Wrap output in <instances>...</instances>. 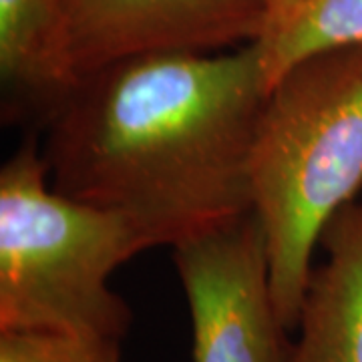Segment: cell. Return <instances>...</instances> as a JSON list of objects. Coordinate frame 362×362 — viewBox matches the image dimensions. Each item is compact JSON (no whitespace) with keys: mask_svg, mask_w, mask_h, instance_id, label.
Listing matches in <instances>:
<instances>
[{"mask_svg":"<svg viewBox=\"0 0 362 362\" xmlns=\"http://www.w3.org/2000/svg\"><path fill=\"white\" fill-rule=\"evenodd\" d=\"M268 95L258 42L149 52L78 77L49 109L52 187L175 247L252 214L250 161Z\"/></svg>","mask_w":362,"mask_h":362,"instance_id":"1","label":"cell"},{"mask_svg":"<svg viewBox=\"0 0 362 362\" xmlns=\"http://www.w3.org/2000/svg\"><path fill=\"white\" fill-rule=\"evenodd\" d=\"M274 302L298 326L314 250L362 189V47L308 57L268 90L250 161Z\"/></svg>","mask_w":362,"mask_h":362,"instance_id":"2","label":"cell"},{"mask_svg":"<svg viewBox=\"0 0 362 362\" xmlns=\"http://www.w3.org/2000/svg\"><path fill=\"white\" fill-rule=\"evenodd\" d=\"M147 250L127 216L57 192L26 139L0 169V332L123 340L135 314L109 282Z\"/></svg>","mask_w":362,"mask_h":362,"instance_id":"3","label":"cell"},{"mask_svg":"<svg viewBox=\"0 0 362 362\" xmlns=\"http://www.w3.org/2000/svg\"><path fill=\"white\" fill-rule=\"evenodd\" d=\"M192 318L194 362H286L290 340L272 292L256 214L171 247Z\"/></svg>","mask_w":362,"mask_h":362,"instance_id":"4","label":"cell"},{"mask_svg":"<svg viewBox=\"0 0 362 362\" xmlns=\"http://www.w3.org/2000/svg\"><path fill=\"white\" fill-rule=\"evenodd\" d=\"M71 85L117 61L149 52H220L268 28L262 0H59Z\"/></svg>","mask_w":362,"mask_h":362,"instance_id":"5","label":"cell"},{"mask_svg":"<svg viewBox=\"0 0 362 362\" xmlns=\"http://www.w3.org/2000/svg\"><path fill=\"white\" fill-rule=\"evenodd\" d=\"M320 246L286 362H362V202L338 211Z\"/></svg>","mask_w":362,"mask_h":362,"instance_id":"6","label":"cell"},{"mask_svg":"<svg viewBox=\"0 0 362 362\" xmlns=\"http://www.w3.org/2000/svg\"><path fill=\"white\" fill-rule=\"evenodd\" d=\"M0 75L8 89L47 101L71 87L59 0H0Z\"/></svg>","mask_w":362,"mask_h":362,"instance_id":"7","label":"cell"},{"mask_svg":"<svg viewBox=\"0 0 362 362\" xmlns=\"http://www.w3.org/2000/svg\"><path fill=\"white\" fill-rule=\"evenodd\" d=\"M256 42L270 90L308 57L362 47V0H302Z\"/></svg>","mask_w":362,"mask_h":362,"instance_id":"8","label":"cell"},{"mask_svg":"<svg viewBox=\"0 0 362 362\" xmlns=\"http://www.w3.org/2000/svg\"><path fill=\"white\" fill-rule=\"evenodd\" d=\"M0 362H123L121 340L65 332H0Z\"/></svg>","mask_w":362,"mask_h":362,"instance_id":"9","label":"cell"},{"mask_svg":"<svg viewBox=\"0 0 362 362\" xmlns=\"http://www.w3.org/2000/svg\"><path fill=\"white\" fill-rule=\"evenodd\" d=\"M300 2L302 0H262V4L266 6V13H268V28L274 23H278L280 18H284L288 13H292Z\"/></svg>","mask_w":362,"mask_h":362,"instance_id":"10","label":"cell"}]
</instances>
